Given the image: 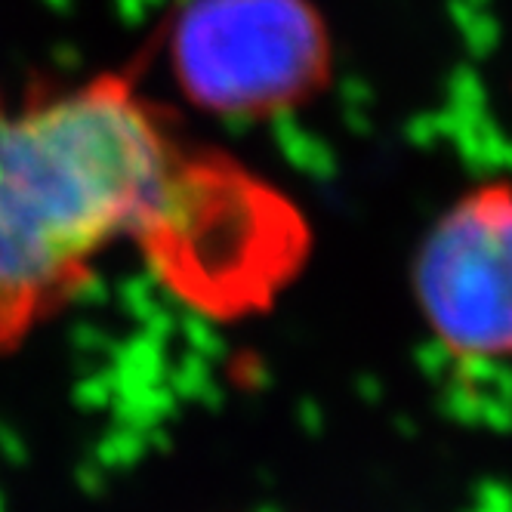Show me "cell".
I'll use <instances>...</instances> for the list:
<instances>
[{"label":"cell","mask_w":512,"mask_h":512,"mask_svg":"<svg viewBox=\"0 0 512 512\" xmlns=\"http://www.w3.org/2000/svg\"><path fill=\"white\" fill-rule=\"evenodd\" d=\"M133 241L207 312L287 281L303 247L284 198L189 142L124 75L0 115V349L16 346Z\"/></svg>","instance_id":"6da1fadb"},{"label":"cell","mask_w":512,"mask_h":512,"mask_svg":"<svg viewBox=\"0 0 512 512\" xmlns=\"http://www.w3.org/2000/svg\"><path fill=\"white\" fill-rule=\"evenodd\" d=\"M182 93L223 121L294 112L331 78V44L306 0H192L170 38Z\"/></svg>","instance_id":"7a4b0ae2"},{"label":"cell","mask_w":512,"mask_h":512,"mask_svg":"<svg viewBox=\"0 0 512 512\" xmlns=\"http://www.w3.org/2000/svg\"><path fill=\"white\" fill-rule=\"evenodd\" d=\"M420 318L460 364L512 361V182L460 192L426 229L414 256Z\"/></svg>","instance_id":"3957f363"}]
</instances>
